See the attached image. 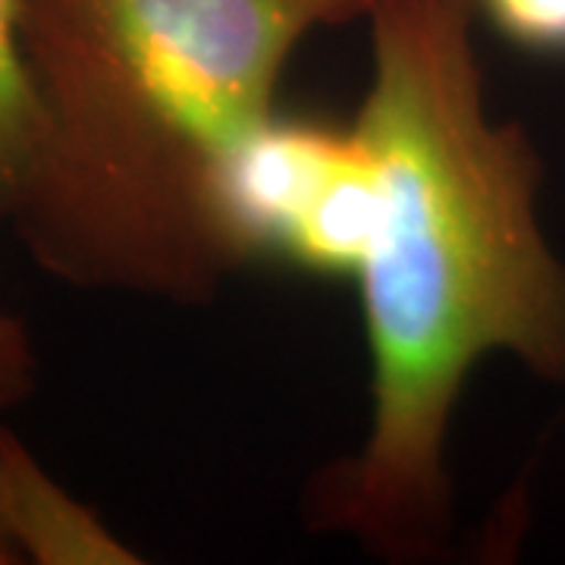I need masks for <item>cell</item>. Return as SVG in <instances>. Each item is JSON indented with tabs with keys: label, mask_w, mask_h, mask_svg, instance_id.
I'll use <instances>...</instances> for the list:
<instances>
[{
	"label": "cell",
	"mask_w": 565,
	"mask_h": 565,
	"mask_svg": "<svg viewBox=\"0 0 565 565\" xmlns=\"http://www.w3.org/2000/svg\"><path fill=\"white\" fill-rule=\"evenodd\" d=\"M478 0H374L355 132L381 173L359 267L371 424L315 497L330 531L424 559L449 531L446 434L471 367L509 352L565 381V264L537 221L541 161L497 122L471 44Z\"/></svg>",
	"instance_id": "obj_1"
},
{
	"label": "cell",
	"mask_w": 565,
	"mask_h": 565,
	"mask_svg": "<svg viewBox=\"0 0 565 565\" xmlns=\"http://www.w3.org/2000/svg\"><path fill=\"white\" fill-rule=\"evenodd\" d=\"M374 0H25L41 104L10 217L57 280L192 302L245 262L230 161L274 120L292 47Z\"/></svg>",
	"instance_id": "obj_2"
},
{
	"label": "cell",
	"mask_w": 565,
	"mask_h": 565,
	"mask_svg": "<svg viewBox=\"0 0 565 565\" xmlns=\"http://www.w3.org/2000/svg\"><path fill=\"white\" fill-rule=\"evenodd\" d=\"M377 214L381 173L355 129L274 117L223 177V217L243 258L277 252L318 270L359 274Z\"/></svg>",
	"instance_id": "obj_3"
},
{
	"label": "cell",
	"mask_w": 565,
	"mask_h": 565,
	"mask_svg": "<svg viewBox=\"0 0 565 565\" xmlns=\"http://www.w3.org/2000/svg\"><path fill=\"white\" fill-rule=\"evenodd\" d=\"M0 519L22 563L132 565L139 556L0 427Z\"/></svg>",
	"instance_id": "obj_4"
},
{
	"label": "cell",
	"mask_w": 565,
	"mask_h": 565,
	"mask_svg": "<svg viewBox=\"0 0 565 565\" xmlns=\"http://www.w3.org/2000/svg\"><path fill=\"white\" fill-rule=\"evenodd\" d=\"M22 13L25 0H0V221L13 217L41 141V104Z\"/></svg>",
	"instance_id": "obj_5"
},
{
	"label": "cell",
	"mask_w": 565,
	"mask_h": 565,
	"mask_svg": "<svg viewBox=\"0 0 565 565\" xmlns=\"http://www.w3.org/2000/svg\"><path fill=\"white\" fill-rule=\"evenodd\" d=\"M35 384V349L25 323L0 311V408L22 403Z\"/></svg>",
	"instance_id": "obj_6"
},
{
	"label": "cell",
	"mask_w": 565,
	"mask_h": 565,
	"mask_svg": "<svg viewBox=\"0 0 565 565\" xmlns=\"http://www.w3.org/2000/svg\"><path fill=\"white\" fill-rule=\"evenodd\" d=\"M3 427V424H0ZM22 563L20 553L13 550V544H10V537H7V527H3V519H0V565H17Z\"/></svg>",
	"instance_id": "obj_7"
},
{
	"label": "cell",
	"mask_w": 565,
	"mask_h": 565,
	"mask_svg": "<svg viewBox=\"0 0 565 565\" xmlns=\"http://www.w3.org/2000/svg\"><path fill=\"white\" fill-rule=\"evenodd\" d=\"M546 7H550V10H553V13H556V17H559V20L565 22V0H544Z\"/></svg>",
	"instance_id": "obj_8"
}]
</instances>
